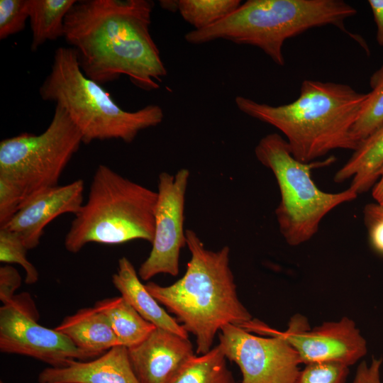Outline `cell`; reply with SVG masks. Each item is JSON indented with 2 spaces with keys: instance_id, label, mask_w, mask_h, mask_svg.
<instances>
[{
  "instance_id": "83f0119b",
  "label": "cell",
  "mask_w": 383,
  "mask_h": 383,
  "mask_svg": "<svg viewBox=\"0 0 383 383\" xmlns=\"http://www.w3.org/2000/svg\"><path fill=\"white\" fill-rule=\"evenodd\" d=\"M21 284V277L16 268L11 265L0 267V300L3 304L13 298Z\"/></svg>"
},
{
  "instance_id": "ffe728a7",
  "label": "cell",
  "mask_w": 383,
  "mask_h": 383,
  "mask_svg": "<svg viewBox=\"0 0 383 383\" xmlns=\"http://www.w3.org/2000/svg\"><path fill=\"white\" fill-rule=\"evenodd\" d=\"M76 0H28L32 33L30 50L35 51L48 40L64 37V21Z\"/></svg>"
},
{
  "instance_id": "ac0fdd59",
  "label": "cell",
  "mask_w": 383,
  "mask_h": 383,
  "mask_svg": "<svg viewBox=\"0 0 383 383\" xmlns=\"http://www.w3.org/2000/svg\"><path fill=\"white\" fill-rule=\"evenodd\" d=\"M382 165L383 126L360 143L333 180L340 183L352 178L349 187L358 195L373 187Z\"/></svg>"
},
{
  "instance_id": "1f68e13d",
  "label": "cell",
  "mask_w": 383,
  "mask_h": 383,
  "mask_svg": "<svg viewBox=\"0 0 383 383\" xmlns=\"http://www.w3.org/2000/svg\"><path fill=\"white\" fill-rule=\"evenodd\" d=\"M372 195L377 204L383 206V165L379 170L378 179L372 187Z\"/></svg>"
},
{
  "instance_id": "9a60e30c",
  "label": "cell",
  "mask_w": 383,
  "mask_h": 383,
  "mask_svg": "<svg viewBox=\"0 0 383 383\" xmlns=\"http://www.w3.org/2000/svg\"><path fill=\"white\" fill-rule=\"evenodd\" d=\"M38 383H140L131 366L128 349L115 346L91 360L43 370Z\"/></svg>"
},
{
  "instance_id": "44dd1931",
  "label": "cell",
  "mask_w": 383,
  "mask_h": 383,
  "mask_svg": "<svg viewBox=\"0 0 383 383\" xmlns=\"http://www.w3.org/2000/svg\"><path fill=\"white\" fill-rule=\"evenodd\" d=\"M218 344L200 356L193 355L169 383H235Z\"/></svg>"
},
{
  "instance_id": "277c9868",
  "label": "cell",
  "mask_w": 383,
  "mask_h": 383,
  "mask_svg": "<svg viewBox=\"0 0 383 383\" xmlns=\"http://www.w3.org/2000/svg\"><path fill=\"white\" fill-rule=\"evenodd\" d=\"M356 13L343 0H248L216 23L188 32L184 39L194 45L223 39L255 46L284 66L285 41L313 28L332 25L361 44L344 24Z\"/></svg>"
},
{
  "instance_id": "e575fe53",
  "label": "cell",
  "mask_w": 383,
  "mask_h": 383,
  "mask_svg": "<svg viewBox=\"0 0 383 383\" xmlns=\"http://www.w3.org/2000/svg\"><path fill=\"white\" fill-rule=\"evenodd\" d=\"M0 383H4V382H3L2 381H1V382H0Z\"/></svg>"
},
{
  "instance_id": "8fae6325",
  "label": "cell",
  "mask_w": 383,
  "mask_h": 383,
  "mask_svg": "<svg viewBox=\"0 0 383 383\" xmlns=\"http://www.w3.org/2000/svg\"><path fill=\"white\" fill-rule=\"evenodd\" d=\"M218 337L226 358L240 368V383H295L301 363L282 337L254 335L231 323L221 328Z\"/></svg>"
},
{
  "instance_id": "f1b7e54d",
  "label": "cell",
  "mask_w": 383,
  "mask_h": 383,
  "mask_svg": "<svg viewBox=\"0 0 383 383\" xmlns=\"http://www.w3.org/2000/svg\"><path fill=\"white\" fill-rule=\"evenodd\" d=\"M382 357H372L370 363L362 362L357 367L353 383H382L381 380Z\"/></svg>"
},
{
  "instance_id": "d4e9b609",
  "label": "cell",
  "mask_w": 383,
  "mask_h": 383,
  "mask_svg": "<svg viewBox=\"0 0 383 383\" xmlns=\"http://www.w3.org/2000/svg\"><path fill=\"white\" fill-rule=\"evenodd\" d=\"M349 367L338 362H321L305 365L295 383H345Z\"/></svg>"
},
{
  "instance_id": "7c38bea8",
  "label": "cell",
  "mask_w": 383,
  "mask_h": 383,
  "mask_svg": "<svg viewBox=\"0 0 383 383\" xmlns=\"http://www.w3.org/2000/svg\"><path fill=\"white\" fill-rule=\"evenodd\" d=\"M189 175L186 168L180 169L174 174H159L152 249L138 272L143 280L162 273L178 274L180 252L187 245L184 222Z\"/></svg>"
},
{
  "instance_id": "2e32d148",
  "label": "cell",
  "mask_w": 383,
  "mask_h": 383,
  "mask_svg": "<svg viewBox=\"0 0 383 383\" xmlns=\"http://www.w3.org/2000/svg\"><path fill=\"white\" fill-rule=\"evenodd\" d=\"M131 262L126 257L118 260L112 282L121 296L145 320L156 327L188 338V332L172 318L147 290Z\"/></svg>"
},
{
  "instance_id": "cb8c5ba5",
  "label": "cell",
  "mask_w": 383,
  "mask_h": 383,
  "mask_svg": "<svg viewBox=\"0 0 383 383\" xmlns=\"http://www.w3.org/2000/svg\"><path fill=\"white\" fill-rule=\"evenodd\" d=\"M28 250L23 239L16 232L5 227L0 228L1 262L20 265L26 273L25 282L33 284L38 281L39 274L26 257Z\"/></svg>"
},
{
  "instance_id": "4316f807",
  "label": "cell",
  "mask_w": 383,
  "mask_h": 383,
  "mask_svg": "<svg viewBox=\"0 0 383 383\" xmlns=\"http://www.w3.org/2000/svg\"><path fill=\"white\" fill-rule=\"evenodd\" d=\"M26 201L23 189L14 181L0 175V226H5Z\"/></svg>"
},
{
  "instance_id": "ba28073f",
  "label": "cell",
  "mask_w": 383,
  "mask_h": 383,
  "mask_svg": "<svg viewBox=\"0 0 383 383\" xmlns=\"http://www.w3.org/2000/svg\"><path fill=\"white\" fill-rule=\"evenodd\" d=\"M82 143L81 133L66 111L56 105L52 118L43 133H23L0 142V175L17 183L26 200L58 185Z\"/></svg>"
},
{
  "instance_id": "e0dca14e",
  "label": "cell",
  "mask_w": 383,
  "mask_h": 383,
  "mask_svg": "<svg viewBox=\"0 0 383 383\" xmlns=\"http://www.w3.org/2000/svg\"><path fill=\"white\" fill-rule=\"evenodd\" d=\"M54 328L96 357L120 345L108 318L95 306L81 309L66 316Z\"/></svg>"
},
{
  "instance_id": "484cf974",
  "label": "cell",
  "mask_w": 383,
  "mask_h": 383,
  "mask_svg": "<svg viewBox=\"0 0 383 383\" xmlns=\"http://www.w3.org/2000/svg\"><path fill=\"white\" fill-rule=\"evenodd\" d=\"M28 19V0H1L0 40L22 31Z\"/></svg>"
},
{
  "instance_id": "3957f363",
  "label": "cell",
  "mask_w": 383,
  "mask_h": 383,
  "mask_svg": "<svg viewBox=\"0 0 383 383\" xmlns=\"http://www.w3.org/2000/svg\"><path fill=\"white\" fill-rule=\"evenodd\" d=\"M191 254L184 274L174 284L153 282L145 287L196 338V353L211 349L215 335L226 324L241 327L252 319L240 302L229 266L230 248L208 250L198 235L185 231Z\"/></svg>"
},
{
  "instance_id": "6da1fadb",
  "label": "cell",
  "mask_w": 383,
  "mask_h": 383,
  "mask_svg": "<svg viewBox=\"0 0 383 383\" xmlns=\"http://www.w3.org/2000/svg\"><path fill=\"white\" fill-rule=\"evenodd\" d=\"M148 0H79L65 16L64 38L88 78L100 85L127 76L152 91L167 74L150 32Z\"/></svg>"
},
{
  "instance_id": "5b68a950",
  "label": "cell",
  "mask_w": 383,
  "mask_h": 383,
  "mask_svg": "<svg viewBox=\"0 0 383 383\" xmlns=\"http://www.w3.org/2000/svg\"><path fill=\"white\" fill-rule=\"evenodd\" d=\"M39 94L43 101L55 102L66 111L85 144L112 139L129 143L164 118L162 108L156 104L135 111L121 109L101 85L85 76L71 47L55 51Z\"/></svg>"
},
{
  "instance_id": "8992f818",
  "label": "cell",
  "mask_w": 383,
  "mask_h": 383,
  "mask_svg": "<svg viewBox=\"0 0 383 383\" xmlns=\"http://www.w3.org/2000/svg\"><path fill=\"white\" fill-rule=\"evenodd\" d=\"M157 199V192L99 165L87 200L65 235V249L77 253L90 243L117 245L143 240L152 243Z\"/></svg>"
},
{
  "instance_id": "d6986e66",
  "label": "cell",
  "mask_w": 383,
  "mask_h": 383,
  "mask_svg": "<svg viewBox=\"0 0 383 383\" xmlns=\"http://www.w3.org/2000/svg\"><path fill=\"white\" fill-rule=\"evenodd\" d=\"M94 306L106 316L119 345L126 348L142 342L156 328L122 296L99 300Z\"/></svg>"
},
{
  "instance_id": "603a6c76",
  "label": "cell",
  "mask_w": 383,
  "mask_h": 383,
  "mask_svg": "<svg viewBox=\"0 0 383 383\" xmlns=\"http://www.w3.org/2000/svg\"><path fill=\"white\" fill-rule=\"evenodd\" d=\"M370 85L371 91L353 128L359 145L383 126V65L372 74Z\"/></svg>"
},
{
  "instance_id": "30bf717a",
  "label": "cell",
  "mask_w": 383,
  "mask_h": 383,
  "mask_svg": "<svg viewBox=\"0 0 383 383\" xmlns=\"http://www.w3.org/2000/svg\"><path fill=\"white\" fill-rule=\"evenodd\" d=\"M241 328L260 335L282 337L296 353L301 364L333 362L349 367L367 351L365 339L355 322L348 317L311 328L305 316L296 314L290 318L284 331L252 318Z\"/></svg>"
},
{
  "instance_id": "7402d4cb",
  "label": "cell",
  "mask_w": 383,
  "mask_h": 383,
  "mask_svg": "<svg viewBox=\"0 0 383 383\" xmlns=\"http://www.w3.org/2000/svg\"><path fill=\"white\" fill-rule=\"evenodd\" d=\"M240 0H179L177 10L183 19L201 30L223 19L241 4Z\"/></svg>"
},
{
  "instance_id": "f546056e",
  "label": "cell",
  "mask_w": 383,
  "mask_h": 383,
  "mask_svg": "<svg viewBox=\"0 0 383 383\" xmlns=\"http://www.w3.org/2000/svg\"><path fill=\"white\" fill-rule=\"evenodd\" d=\"M370 243L377 252L383 255V216L365 220Z\"/></svg>"
},
{
  "instance_id": "7a4b0ae2",
  "label": "cell",
  "mask_w": 383,
  "mask_h": 383,
  "mask_svg": "<svg viewBox=\"0 0 383 383\" xmlns=\"http://www.w3.org/2000/svg\"><path fill=\"white\" fill-rule=\"evenodd\" d=\"M367 97L345 84L306 79L299 97L287 104L241 96L235 103L241 112L281 131L293 156L309 163L334 150L357 148L353 128Z\"/></svg>"
},
{
  "instance_id": "d6a6232c",
  "label": "cell",
  "mask_w": 383,
  "mask_h": 383,
  "mask_svg": "<svg viewBox=\"0 0 383 383\" xmlns=\"http://www.w3.org/2000/svg\"><path fill=\"white\" fill-rule=\"evenodd\" d=\"M364 218L368 220L374 217L383 216V206L377 203L369 204L364 209Z\"/></svg>"
},
{
  "instance_id": "52a82bcc",
  "label": "cell",
  "mask_w": 383,
  "mask_h": 383,
  "mask_svg": "<svg viewBox=\"0 0 383 383\" xmlns=\"http://www.w3.org/2000/svg\"><path fill=\"white\" fill-rule=\"evenodd\" d=\"M255 154L276 178L281 200L275 214L280 233L292 246L309 240L327 213L358 196L350 187L336 193L321 190L311 178V171L331 165L335 157L309 163L300 162L292 154L286 139L278 133L263 137L256 145Z\"/></svg>"
},
{
  "instance_id": "9c48e42d",
  "label": "cell",
  "mask_w": 383,
  "mask_h": 383,
  "mask_svg": "<svg viewBox=\"0 0 383 383\" xmlns=\"http://www.w3.org/2000/svg\"><path fill=\"white\" fill-rule=\"evenodd\" d=\"M38 319V311L28 293L16 294L3 304L0 308L1 352L33 357L53 367L96 357L55 328L40 325Z\"/></svg>"
},
{
  "instance_id": "4dcf8cb0",
  "label": "cell",
  "mask_w": 383,
  "mask_h": 383,
  "mask_svg": "<svg viewBox=\"0 0 383 383\" xmlns=\"http://www.w3.org/2000/svg\"><path fill=\"white\" fill-rule=\"evenodd\" d=\"M368 4L377 26V41L383 47V0H369Z\"/></svg>"
},
{
  "instance_id": "4fadbf2b",
  "label": "cell",
  "mask_w": 383,
  "mask_h": 383,
  "mask_svg": "<svg viewBox=\"0 0 383 383\" xmlns=\"http://www.w3.org/2000/svg\"><path fill=\"white\" fill-rule=\"evenodd\" d=\"M84 182L82 179L70 184L42 190L26 200L4 226L16 232L28 250L40 243L44 229L57 216L75 215L84 204Z\"/></svg>"
},
{
  "instance_id": "5bb4252c",
  "label": "cell",
  "mask_w": 383,
  "mask_h": 383,
  "mask_svg": "<svg viewBox=\"0 0 383 383\" xmlns=\"http://www.w3.org/2000/svg\"><path fill=\"white\" fill-rule=\"evenodd\" d=\"M127 349L140 383H169L194 355L189 338L157 327L142 342Z\"/></svg>"
},
{
  "instance_id": "836d02e7",
  "label": "cell",
  "mask_w": 383,
  "mask_h": 383,
  "mask_svg": "<svg viewBox=\"0 0 383 383\" xmlns=\"http://www.w3.org/2000/svg\"><path fill=\"white\" fill-rule=\"evenodd\" d=\"M162 8L169 11L177 10V1H160Z\"/></svg>"
}]
</instances>
